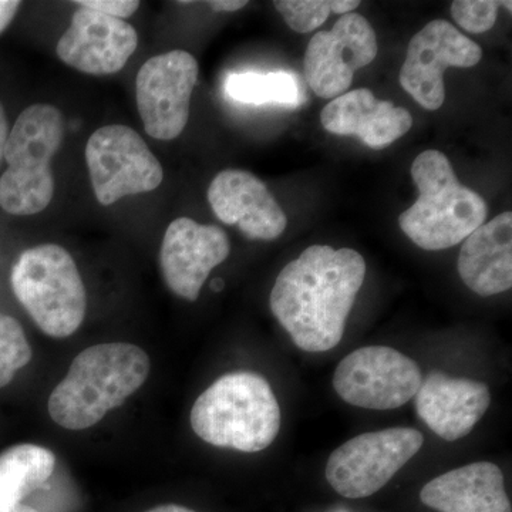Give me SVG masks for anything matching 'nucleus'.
<instances>
[{
  "label": "nucleus",
  "mask_w": 512,
  "mask_h": 512,
  "mask_svg": "<svg viewBox=\"0 0 512 512\" xmlns=\"http://www.w3.org/2000/svg\"><path fill=\"white\" fill-rule=\"evenodd\" d=\"M248 5L245 0H212L208 2V6L214 12H237V10L244 9Z\"/></svg>",
  "instance_id": "obj_27"
},
{
  "label": "nucleus",
  "mask_w": 512,
  "mask_h": 512,
  "mask_svg": "<svg viewBox=\"0 0 512 512\" xmlns=\"http://www.w3.org/2000/svg\"><path fill=\"white\" fill-rule=\"evenodd\" d=\"M414 397L420 419L446 441L468 436L491 403L487 384L443 373L427 376Z\"/></svg>",
  "instance_id": "obj_16"
},
{
  "label": "nucleus",
  "mask_w": 512,
  "mask_h": 512,
  "mask_svg": "<svg viewBox=\"0 0 512 512\" xmlns=\"http://www.w3.org/2000/svg\"><path fill=\"white\" fill-rule=\"evenodd\" d=\"M56 456L36 444H18L0 453V500L23 503L52 477Z\"/></svg>",
  "instance_id": "obj_20"
},
{
  "label": "nucleus",
  "mask_w": 512,
  "mask_h": 512,
  "mask_svg": "<svg viewBox=\"0 0 512 512\" xmlns=\"http://www.w3.org/2000/svg\"><path fill=\"white\" fill-rule=\"evenodd\" d=\"M0 512H39L23 503H6L0 500Z\"/></svg>",
  "instance_id": "obj_30"
},
{
  "label": "nucleus",
  "mask_w": 512,
  "mask_h": 512,
  "mask_svg": "<svg viewBox=\"0 0 512 512\" xmlns=\"http://www.w3.org/2000/svg\"><path fill=\"white\" fill-rule=\"evenodd\" d=\"M359 6V0H330V12L335 13V15H349Z\"/></svg>",
  "instance_id": "obj_28"
},
{
  "label": "nucleus",
  "mask_w": 512,
  "mask_h": 512,
  "mask_svg": "<svg viewBox=\"0 0 512 512\" xmlns=\"http://www.w3.org/2000/svg\"><path fill=\"white\" fill-rule=\"evenodd\" d=\"M420 500L440 512H512L503 471L488 461L434 478L424 485Z\"/></svg>",
  "instance_id": "obj_19"
},
{
  "label": "nucleus",
  "mask_w": 512,
  "mask_h": 512,
  "mask_svg": "<svg viewBox=\"0 0 512 512\" xmlns=\"http://www.w3.org/2000/svg\"><path fill=\"white\" fill-rule=\"evenodd\" d=\"M320 123L330 134L356 136L367 147L384 150L409 133L413 117L392 101L377 100L369 89H356L330 101Z\"/></svg>",
  "instance_id": "obj_17"
},
{
  "label": "nucleus",
  "mask_w": 512,
  "mask_h": 512,
  "mask_svg": "<svg viewBox=\"0 0 512 512\" xmlns=\"http://www.w3.org/2000/svg\"><path fill=\"white\" fill-rule=\"evenodd\" d=\"M208 202L218 220L238 225L252 241H274L288 225L285 212L264 181L248 171H221L208 188Z\"/></svg>",
  "instance_id": "obj_15"
},
{
  "label": "nucleus",
  "mask_w": 512,
  "mask_h": 512,
  "mask_svg": "<svg viewBox=\"0 0 512 512\" xmlns=\"http://www.w3.org/2000/svg\"><path fill=\"white\" fill-rule=\"evenodd\" d=\"M80 8L92 9L110 18H130L140 8L137 0H79L74 2Z\"/></svg>",
  "instance_id": "obj_25"
},
{
  "label": "nucleus",
  "mask_w": 512,
  "mask_h": 512,
  "mask_svg": "<svg viewBox=\"0 0 512 512\" xmlns=\"http://www.w3.org/2000/svg\"><path fill=\"white\" fill-rule=\"evenodd\" d=\"M63 116L50 104L20 113L6 141L8 170L0 178V207L12 215L45 211L55 194L52 158L62 146Z\"/></svg>",
  "instance_id": "obj_5"
},
{
  "label": "nucleus",
  "mask_w": 512,
  "mask_h": 512,
  "mask_svg": "<svg viewBox=\"0 0 512 512\" xmlns=\"http://www.w3.org/2000/svg\"><path fill=\"white\" fill-rule=\"evenodd\" d=\"M231 254L224 229L191 218H178L168 225L161 244L160 264L168 288L195 302L215 266Z\"/></svg>",
  "instance_id": "obj_13"
},
{
  "label": "nucleus",
  "mask_w": 512,
  "mask_h": 512,
  "mask_svg": "<svg viewBox=\"0 0 512 512\" xmlns=\"http://www.w3.org/2000/svg\"><path fill=\"white\" fill-rule=\"evenodd\" d=\"M148 373L150 359L138 346L104 343L87 348L50 394V417L63 429H89L137 392Z\"/></svg>",
  "instance_id": "obj_2"
},
{
  "label": "nucleus",
  "mask_w": 512,
  "mask_h": 512,
  "mask_svg": "<svg viewBox=\"0 0 512 512\" xmlns=\"http://www.w3.org/2000/svg\"><path fill=\"white\" fill-rule=\"evenodd\" d=\"M275 9L286 25L298 33H311L328 20L330 0H276Z\"/></svg>",
  "instance_id": "obj_23"
},
{
  "label": "nucleus",
  "mask_w": 512,
  "mask_h": 512,
  "mask_svg": "<svg viewBox=\"0 0 512 512\" xmlns=\"http://www.w3.org/2000/svg\"><path fill=\"white\" fill-rule=\"evenodd\" d=\"M377 37L366 18L342 16L329 32L312 37L303 60L306 83L316 96L336 99L348 93L356 70L376 59Z\"/></svg>",
  "instance_id": "obj_12"
},
{
  "label": "nucleus",
  "mask_w": 512,
  "mask_h": 512,
  "mask_svg": "<svg viewBox=\"0 0 512 512\" xmlns=\"http://www.w3.org/2000/svg\"><path fill=\"white\" fill-rule=\"evenodd\" d=\"M498 8L500 2L495 0H454L451 16L461 29L480 35L494 28Z\"/></svg>",
  "instance_id": "obj_24"
},
{
  "label": "nucleus",
  "mask_w": 512,
  "mask_h": 512,
  "mask_svg": "<svg viewBox=\"0 0 512 512\" xmlns=\"http://www.w3.org/2000/svg\"><path fill=\"white\" fill-rule=\"evenodd\" d=\"M147 512H195L190 510V508L181 507V505L168 504L161 505V507L153 508V510Z\"/></svg>",
  "instance_id": "obj_31"
},
{
  "label": "nucleus",
  "mask_w": 512,
  "mask_h": 512,
  "mask_svg": "<svg viewBox=\"0 0 512 512\" xmlns=\"http://www.w3.org/2000/svg\"><path fill=\"white\" fill-rule=\"evenodd\" d=\"M419 198L402 212L399 225L407 238L424 251L456 247L487 220L480 194L458 181L446 154L427 150L412 165Z\"/></svg>",
  "instance_id": "obj_3"
},
{
  "label": "nucleus",
  "mask_w": 512,
  "mask_h": 512,
  "mask_svg": "<svg viewBox=\"0 0 512 512\" xmlns=\"http://www.w3.org/2000/svg\"><path fill=\"white\" fill-rule=\"evenodd\" d=\"M423 443V434L407 427L360 434L333 451L326 480L342 497H370L419 453Z\"/></svg>",
  "instance_id": "obj_7"
},
{
  "label": "nucleus",
  "mask_w": 512,
  "mask_h": 512,
  "mask_svg": "<svg viewBox=\"0 0 512 512\" xmlns=\"http://www.w3.org/2000/svg\"><path fill=\"white\" fill-rule=\"evenodd\" d=\"M421 382L419 365L387 346L355 350L333 376V387L346 403L370 410L399 409L416 396Z\"/></svg>",
  "instance_id": "obj_9"
},
{
  "label": "nucleus",
  "mask_w": 512,
  "mask_h": 512,
  "mask_svg": "<svg viewBox=\"0 0 512 512\" xmlns=\"http://www.w3.org/2000/svg\"><path fill=\"white\" fill-rule=\"evenodd\" d=\"M225 92L244 104H286L299 106L301 89L292 73H232L225 82Z\"/></svg>",
  "instance_id": "obj_21"
},
{
  "label": "nucleus",
  "mask_w": 512,
  "mask_h": 512,
  "mask_svg": "<svg viewBox=\"0 0 512 512\" xmlns=\"http://www.w3.org/2000/svg\"><path fill=\"white\" fill-rule=\"evenodd\" d=\"M137 46L136 29L123 19L80 8L60 37L56 52L63 63L79 72L106 76L120 72Z\"/></svg>",
  "instance_id": "obj_14"
},
{
  "label": "nucleus",
  "mask_w": 512,
  "mask_h": 512,
  "mask_svg": "<svg viewBox=\"0 0 512 512\" xmlns=\"http://www.w3.org/2000/svg\"><path fill=\"white\" fill-rule=\"evenodd\" d=\"M30 360L32 348L22 325L12 316L0 313V387L8 386Z\"/></svg>",
  "instance_id": "obj_22"
},
{
  "label": "nucleus",
  "mask_w": 512,
  "mask_h": 512,
  "mask_svg": "<svg viewBox=\"0 0 512 512\" xmlns=\"http://www.w3.org/2000/svg\"><path fill=\"white\" fill-rule=\"evenodd\" d=\"M483 50L450 22L433 20L413 36L400 70V84L423 109L439 110L446 100L444 72L477 66Z\"/></svg>",
  "instance_id": "obj_11"
},
{
  "label": "nucleus",
  "mask_w": 512,
  "mask_h": 512,
  "mask_svg": "<svg viewBox=\"0 0 512 512\" xmlns=\"http://www.w3.org/2000/svg\"><path fill=\"white\" fill-rule=\"evenodd\" d=\"M12 288L37 326L52 338L72 336L86 315V288L72 255L56 244L26 249L12 269Z\"/></svg>",
  "instance_id": "obj_6"
},
{
  "label": "nucleus",
  "mask_w": 512,
  "mask_h": 512,
  "mask_svg": "<svg viewBox=\"0 0 512 512\" xmlns=\"http://www.w3.org/2000/svg\"><path fill=\"white\" fill-rule=\"evenodd\" d=\"M197 80V60L185 50L154 56L143 64L137 74L136 94L148 136L170 141L183 133Z\"/></svg>",
  "instance_id": "obj_10"
},
{
  "label": "nucleus",
  "mask_w": 512,
  "mask_h": 512,
  "mask_svg": "<svg viewBox=\"0 0 512 512\" xmlns=\"http://www.w3.org/2000/svg\"><path fill=\"white\" fill-rule=\"evenodd\" d=\"M458 274L467 288L488 298L512 286V212L505 211L464 239Z\"/></svg>",
  "instance_id": "obj_18"
},
{
  "label": "nucleus",
  "mask_w": 512,
  "mask_h": 512,
  "mask_svg": "<svg viewBox=\"0 0 512 512\" xmlns=\"http://www.w3.org/2000/svg\"><path fill=\"white\" fill-rule=\"evenodd\" d=\"M191 426L205 443L258 453L274 443L281 409L271 384L255 373H229L198 397Z\"/></svg>",
  "instance_id": "obj_4"
},
{
  "label": "nucleus",
  "mask_w": 512,
  "mask_h": 512,
  "mask_svg": "<svg viewBox=\"0 0 512 512\" xmlns=\"http://www.w3.org/2000/svg\"><path fill=\"white\" fill-rule=\"evenodd\" d=\"M365 276V259L355 249L312 245L276 278L271 311L299 349L328 352L345 335Z\"/></svg>",
  "instance_id": "obj_1"
},
{
  "label": "nucleus",
  "mask_w": 512,
  "mask_h": 512,
  "mask_svg": "<svg viewBox=\"0 0 512 512\" xmlns=\"http://www.w3.org/2000/svg\"><path fill=\"white\" fill-rule=\"evenodd\" d=\"M9 137L8 119H6L5 110L0 104V163H2L3 156H5L6 141Z\"/></svg>",
  "instance_id": "obj_29"
},
{
  "label": "nucleus",
  "mask_w": 512,
  "mask_h": 512,
  "mask_svg": "<svg viewBox=\"0 0 512 512\" xmlns=\"http://www.w3.org/2000/svg\"><path fill=\"white\" fill-rule=\"evenodd\" d=\"M86 163L97 201L111 205L127 195L160 187L163 165L136 130L121 124L101 127L87 141Z\"/></svg>",
  "instance_id": "obj_8"
},
{
  "label": "nucleus",
  "mask_w": 512,
  "mask_h": 512,
  "mask_svg": "<svg viewBox=\"0 0 512 512\" xmlns=\"http://www.w3.org/2000/svg\"><path fill=\"white\" fill-rule=\"evenodd\" d=\"M211 288L212 291L220 292L222 289H224V281L222 279H214V281L211 282Z\"/></svg>",
  "instance_id": "obj_32"
},
{
  "label": "nucleus",
  "mask_w": 512,
  "mask_h": 512,
  "mask_svg": "<svg viewBox=\"0 0 512 512\" xmlns=\"http://www.w3.org/2000/svg\"><path fill=\"white\" fill-rule=\"evenodd\" d=\"M20 2L15 0H0V33L3 32L18 12Z\"/></svg>",
  "instance_id": "obj_26"
}]
</instances>
